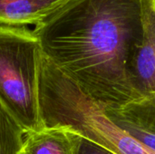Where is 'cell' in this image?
Masks as SVG:
<instances>
[{
  "label": "cell",
  "instance_id": "cell-1",
  "mask_svg": "<svg viewBox=\"0 0 155 154\" xmlns=\"http://www.w3.org/2000/svg\"><path fill=\"white\" fill-rule=\"evenodd\" d=\"M33 32L45 58L107 113L137 116L132 63L143 37V0H69Z\"/></svg>",
  "mask_w": 155,
  "mask_h": 154
},
{
  "label": "cell",
  "instance_id": "cell-4",
  "mask_svg": "<svg viewBox=\"0 0 155 154\" xmlns=\"http://www.w3.org/2000/svg\"><path fill=\"white\" fill-rule=\"evenodd\" d=\"M143 37L132 63V75L141 96V108L137 116L130 121L149 127L155 122V0H143Z\"/></svg>",
  "mask_w": 155,
  "mask_h": 154
},
{
  "label": "cell",
  "instance_id": "cell-8",
  "mask_svg": "<svg viewBox=\"0 0 155 154\" xmlns=\"http://www.w3.org/2000/svg\"><path fill=\"white\" fill-rule=\"evenodd\" d=\"M107 114L120 128H122L126 133H128L130 135H132L133 137H134L135 139H137L143 144L149 146L150 148H152L153 150L155 151V133L147 130L146 128H143L140 125L135 124L134 123L131 122L130 120H128L126 118L112 115L109 113H107Z\"/></svg>",
  "mask_w": 155,
  "mask_h": 154
},
{
  "label": "cell",
  "instance_id": "cell-10",
  "mask_svg": "<svg viewBox=\"0 0 155 154\" xmlns=\"http://www.w3.org/2000/svg\"><path fill=\"white\" fill-rule=\"evenodd\" d=\"M143 128H146L147 130H149V131H151L152 133H155V122L153 123V124H151L149 127H143Z\"/></svg>",
  "mask_w": 155,
  "mask_h": 154
},
{
  "label": "cell",
  "instance_id": "cell-9",
  "mask_svg": "<svg viewBox=\"0 0 155 154\" xmlns=\"http://www.w3.org/2000/svg\"><path fill=\"white\" fill-rule=\"evenodd\" d=\"M77 154H115L114 152L81 137Z\"/></svg>",
  "mask_w": 155,
  "mask_h": 154
},
{
  "label": "cell",
  "instance_id": "cell-6",
  "mask_svg": "<svg viewBox=\"0 0 155 154\" xmlns=\"http://www.w3.org/2000/svg\"><path fill=\"white\" fill-rule=\"evenodd\" d=\"M80 140L64 127H44L25 133L20 154H77Z\"/></svg>",
  "mask_w": 155,
  "mask_h": 154
},
{
  "label": "cell",
  "instance_id": "cell-3",
  "mask_svg": "<svg viewBox=\"0 0 155 154\" xmlns=\"http://www.w3.org/2000/svg\"><path fill=\"white\" fill-rule=\"evenodd\" d=\"M43 52L33 31L0 25V102L25 133L43 127L38 100Z\"/></svg>",
  "mask_w": 155,
  "mask_h": 154
},
{
  "label": "cell",
  "instance_id": "cell-5",
  "mask_svg": "<svg viewBox=\"0 0 155 154\" xmlns=\"http://www.w3.org/2000/svg\"><path fill=\"white\" fill-rule=\"evenodd\" d=\"M69 0H0V25H38Z\"/></svg>",
  "mask_w": 155,
  "mask_h": 154
},
{
  "label": "cell",
  "instance_id": "cell-7",
  "mask_svg": "<svg viewBox=\"0 0 155 154\" xmlns=\"http://www.w3.org/2000/svg\"><path fill=\"white\" fill-rule=\"evenodd\" d=\"M25 132L0 102V154H20Z\"/></svg>",
  "mask_w": 155,
  "mask_h": 154
},
{
  "label": "cell",
  "instance_id": "cell-2",
  "mask_svg": "<svg viewBox=\"0 0 155 154\" xmlns=\"http://www.w3.org/2000/svg\"><path fill=\"white\" fill-rule=\"evenodd\" d=\"M38 100L43 127H64L115 154H155L154 150L120 128L44 54Z\"/></svg>",
  "mask_w": 155,
  "mask_h": 154
}]
</instances>
